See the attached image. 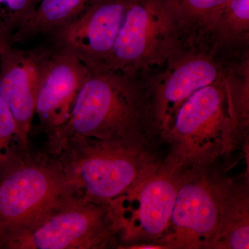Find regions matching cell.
I'll return each mask as SVG.
<instances>
[{
	"instance_id": "3",
	"label": "cell",
	"mask_w": 249,
	"mask_h": 249,
	"mask_svg": "<svg viewBox=\"0 0 249 249\" xmlns=\"http://www.w3.org/2000/svg\"><path fill=\"white\" fill-rule=\"evenodd\" d=\"M79 199L57 156L19 147L0 164V248Z\"/></svg>"
},
{
	"instance_id": "7",
	"label": "cell",
	"mask_w": 249,
	"mask_h": 249,
	"mask_svg": "<svg viewBox=\"0 0 249 249\" xmlns=\"http://www.w3.org/2000/svg\"><path fill=\"white\" fill-rule=\"evenodd\" d=\"M183 173L164 160L157 169L111 203L120 242L126 247L157 245L169 224Z\"/></svg>"
},
{
	"instance_id": "5",
	"label": "cell",
	"mask_w": 249,
	"mask_h": 249,
	"mask_svg": "<svg viewBox=\"0 0 249 249\" xmlns=\"http://www.w3.org/2000/svg\"><path fill=\"white\" fill-rule=\"evenodd\" d=\"M210 168L183 171L169 224L157 244L163 249L213 248L236 186Z\"/></svg>"
},
{
	"instance_id": "20",
	"label": "cell",
	"mask_w": 249,
	"mask_h": 249,
	"mask_svg": "<svg viewBox=\"0 0 249 249\" xmlns=\"http://www.w3.org/2000/svg\"><path fill=\"white\" fill-rule=\"evenodd\" d=\"M175 1H177V0H175Z\"/></svg>"
},
{
	"instance_id": "2",
	"label": "cell",
	"mask_w": 249,
	"mask_h": 249,
	"mask_svg": "<svg viewBox=\"0 0 249 249\" xmlns=\"http://www.w3.org/2000/svg\"><path fill=\"white\" fill-rule=\"evenodd\" d=\"M73 137L146 142L160 139L142 73L90 72L70 119L47 137L44 150L55 155Z\"/></svg>"
},
{
	"instance_id": "15",
	"label": "cell",
	"mask_w": 249,
	"mask_h": 249,
	"mask_svg": "<svg viewBox=\"0 0 249 249\" xmlns=\"http://www.w3.org/2000/svg\"><path fill=\"white\" fill-rule=\"evenodd\" d=\"M231 0H177L185 45L203 47Z\"/></svg>"
},
{
	"instance_id": "19",
	"label": "cell",
	"mask_w": 249,
	"mask_h": 249,
	"mask_svg": "<svg viewBox=\"0 0 249 249\" xmlns=\"http://www.w3.org/2000/svg\"><path fill=\"white\" fill-rule=\"evenodd\" d=\"M12 35L0 23V53L4 49L13 46Z\"/></svg>"
},
{
	"instance_id": "13",
	"label": "cell",
	"mask_w": 249,
	"mask_h": 249,
	"mask_svg": "<svg viewBox=\"0 0 249 249\" xmlns=\"http://www.w3.org/2000/svg\"><path fill=\"white\" fill-rule=\"evenodd\" d=\"M249 0H231L202 47L225 64L249 55Z\"/></svg>"
},
{
	"instance_id": "6",
	"label": "cell",
	"mask_w": 249,
	"mask_h": 249,
	"mask_svg": "<svg viewBox=\"0 0 249 249\" xmlns=\"http://www.w3.org/2000/svg\"><path fill=\"white\" fill-rule=\"evenodd\" d=\"M184 45L175 0H131L108 70L145 73L163 65Z\"/></svg>"
},
{
	"instance_id": "12",
	"label": "cell",
	"mask_w": 249,
	"mask_h": 249,
	"mask_svg": "<svg viewBox=\"0 0 249 249\" xmlns=\"http://www.w3.org/2000/svg\"><path fill=\"white\" fill-rule=\"evenodd\" d=\"M90 74L71 54L52 47L41 81L35 114L48 137L70 119L77 96Z\"/></svg>"
},
{
	"instance_id": "1",
	"label": "cell",
	"mask_w": 249,
	"mask_h": 249,
	"mask_svg": "<svg viewBox=\"0 0 249 249\" xmlns=\"http://www.w3.org/2000/svg\"><path fill=\"white\" fill-rule=\"evenodd\" d=\"M249 84L219 77L183 103L161 140L170 152L165 161L182 171L211 168L235 148L249 126Z\"/></svg>"
},
{
	"instance_id": "11",
	"label": "cell",
	"mask_w": 249,
	"mask_h": 249,
	"mask_svg": "<svg viewBox=\"0 0 249 249\" xmlns=\"http://www.w3.org/2000/svg\"><path fill=\"white\" fill-rule=\"evenodd\" d=\"M52 48L19 49L0 53V96L14 116L22 146L29 147L37 95Z\"/></svg>"
},
{
	"instance_id": "16",
	"label": "cell",
	"mask_w": 249,
	"mask_h": 249,
	"mask_svg": "<svg viewBox=\"0 0 249 249\" xmlns=\"http://www.w3.org/2000/svg\"><path fill=\"white\" fill-rule=\"evenodd\" d=\"M249 215L248 192L236 186L224 225L213 249H248Z\"/></svg>"
},
{
	"instance_id": "10",
	"label": "cell",
	"mask_w": 249,
	"mask_h": 249,
	"mask_svg": "<svg viewBox=\"0 0 249 249\" xmlns=\"http://www.w3.org/2000/svg\"><path fill=\"white\" fill-rule=\"evenodd\" d=\"M131 0H98L51 34L53 48L71 54L91 73L107 71Z\"/></svg>"
},
{
	"instance_id": "4",
	"label": "cell",
	"mask_w": 249,
	"mask_h": 249,
	"mask_svg": "<svg viewBox=\"0 0 249 249\" xmlns=\"http://www.w3.org/2000/svg\"><path fill=\"white\" fill-rule=\"evenodd\" d=\"M80 197L110 204L163 160L154 142L85 137L67 139L55 155Z\"/></svg>"
},
{
	"instance_id": "14",
	"label": "cell",
	"mask_w": 249,
	"mask_h": 249,
	"mask_svg": "<svg viewBox=\"0 0 249 249\" xmlns=\"http://www.w3.org/2000/svg\"><path fill=\"white\" fill-rule=\"evenodd\" d=\"M98 0H41L32 17L15 31L13 43L51 34L78 18Z\"/></svg>"
},
{
	"instance_id": "18",
	"label": "cell",
	"mask_w": 249,
	"mask_h": 249,
	"mask_svg": "<svg viewBox=\"0 0 249 249\" xmlns=\"http://www.w3.org/2000/svg\"><path fill=\"white\" fill-rule=\"evenodd\" d=\"M19 147L25 148L21 142L14 116L0 96V164L6 161Z\"/></svg>"
},
{
	"instance_id": "8",
	"label": "cell",
	"mask_w": 249,
	"mask_h": 249,
	"mask_svg": "<svg viewBox=\"0 0 249 249\" xmlns=\"http://www.w3.org/2000/svg\"><path fill=\"white\" fill-rule=\"evenodd\" d=\"M224 66L204 47L184 45L163 65L142 73L150 93L154 122L160 139L183 103L217 79Z\"/></svg>"
},
{
	"instance_id": "17",
	"label": "cell",
	"mask_w": 249,
	"mask_h": 249,
	"mask_svg": "<svg viewBox=\"0 0 249 249\" xmlns=\"http://www.w3.org/2000/svg\"><path fill=\"white\" fill-rule=\"evenodd\" d=\"M41 0H0V23L13 36L32 17Z\"/></svg>"
},
{
	"instance_id": "9",
	"label": "cell",
	"mask_w": 249,
	"mask_h": 249,
	"mask_svg": "<svg viewBox=\"0 0 249 249\" xmlns=\"http://www.w3.org/2000/svg\"><path fill=\"white\" fill-rule=\"evenodd\" d=\"M119 240L110 204L81 199L9 246L11 249H101Z\"/></svg>"
}]
</instances>
